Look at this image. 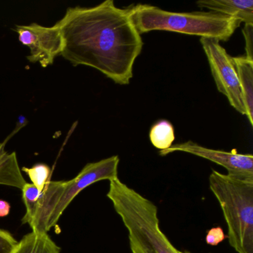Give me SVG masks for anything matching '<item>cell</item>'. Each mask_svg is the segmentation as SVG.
I'll use <instances>...</instances> for the list:
<instances>
[{
    "instance_id": "d6986e66",
    "label": "cell",
    "mask_w": 253,
    "mask_h": 253,
    "mask_svg": "<svg viewBox=\"0 0 253 253\" xmlns=\"http://www.w3.org/2000/svg\"><path fill=\"white\" fill-rule=\"evenodd\" d=\"M180 253H189V252H185V253H183V252L180 251Z\"/></svg>"
},
{
    "instance_id": "ac0fdd59",
    "label": "cell",
    "mask_w": 253,
    "mask_h": 253,
    "mask_svg": "<svg viewBox=\"0 0 253 253\" xmlns=\"http://www.w3.org/2000/svg\"><path fill=\"white\" fill-rule=\"evenodd\" d=\"M11 205L4 200H0V217H6L9 214Z\"/></svg>"
},
{
    "instance_id": "7a4b0ae2",
    "label": "cell",
    "mask_w": 253,
    "mask_h": 253,
    "mask_svg": "<svg viewBox=\"0 0 253 253\" xmlns=\"http://www.w3.org/2000/svg\"><path fill=\"white\" fill-rule=\"evenodd\" d=\"M107 197L128 231L131 253H180L160 228L153 202L123 183L111 180Z\"/></svg>"
},
{
    "instance_id": "3957f363",
    "label": "cell",
    "mask_w": 253,
    "mask_h": 253,
    "mask_svg": "<svg viewBox=\"0 0 253 253\" xmlns=\"http://www.w3.org/2000/svg\"><path fill=\"white\" fill-rule=\"evenodd\" d=\"M120 158L118 155L86 164L81 172L67 181H48L36 202L26 206L22 219L32 232L48 233L56 226L63 211L84 189L101 180L118 177Z\"/></svg>"
},
{
    "instance_id": "9a60e30c",
    "label": "cell",
    "mask_w": 253,
    "mask_h": 253,
    "mask_svg": "<svg viewBox=\"0 0 253 253\" xmlns=\"http://www.w3.org/2000/svg\"><path fill=\"white\" fill-rule=\"evenodd\" d=\"M18 242L8 231L0 229V253H14Z\"/></svg>"
},
{
    "instance_id": "6da1fadb",
    "label": "cell",
    "mask_w": 253,
    "mask_h": 253,
    "mask_svg": "<svg viewBox=\"0 0 253 253\" xmlns=\"http://www.w3.org/2000/svg\"><path fill=\"white\" fill-rule=\"evenodd\" d=\"M55 26L63 41L61 55L74 66L97 69L119 85L130 84L143 42L128 8H118L113 0L71 7Z\"/></svg>"
},
{
    "instance_id": "ba28073f",
    "label": "cell",
    "mask_w": 253,
    "mask_h": 253,
    "mask_svg": "<svg viewBox=\"0 0 253 253\" xmlns=\"http://www.w3.org/2000/svg\"><path fill=\"white\" fill-rule=\"evenodd\" d=\"M175 152H186L215 163L226 169L227 174L238 178L253 179V155H244L232 152L214 150L201 146L195 142L189 141L172 145L167 150L160 151L161 156Z\"/></svg>"
},
{
    "instance_id": "4fadbf2b",
    "label": "cell",
    "mask_w": 253,
    "mask_h": 253,
    "mask_svg": "<svg viewBox=\"0 0 253 253\" xmlns=\"http://www.w3.org/2000/svg\"><path fill=\"white\" fill-rule=\"evenodd\" d=\"M149 140L152 144L160 151L169 149L175 140L172 124L167 120H161L155 123L151 127Z\"/></svg>"
},
{
    "instance_id": "5b68a950",
    "label": "cell",
    "mask_w": 253,
    "mask_h": 253,
    "mask_svg": "<svg viewBox=\"0 0 253 253\" xmlns=\"http://www.w3.org/2000/svg\"><path fill=\"white\" fill-rule=\"evenodd\" d=\"M209 180L227 225L229 244L238 253H253V179L212 170Z\"/></svg>"
},
{
    "instance_id": "9c48e42d",
    "label": "cell",
    "mask_w": 253,
    "mask_h": 253,
    "mask_svg": "<svg viewBox=\"0 0 253 253\" xmlns=\"http://www.w3.org/2000/svg\"><path fill=\"white\" fill-rule=\"evenodd\" d=\"M199 8L235 17L241 23L253 25V0H200Z\"/></svg>"
},
{
    "instance_id": "8992f818",
    "label": "cell",
    "mask_w": 253,
    "mask_h": 253,
    "mask_svg": "<svg viewBox=\"0 0 253 253\" xmlns=\"http://www.w3.org/2000/svg\"><path fill=\"white\" fill-rule=\"evenodd\" d=\"M200 42L207 56L217 90L226 96L232 107L238 113L246 115L238 75L232 57L217 40L201 38Z\"/></svg>"
},
{
    "instance_id": "5bb4252c",
    "label": "cell",
    "mask_w": 253,
    "mask_h": 253,
    "mask_svg": "<svg viewBox=\"0 0 253 253\" xmlns=\"http://www.w3.org/2000/svg\"><path fill=\"white\" fill-rule=\"evenodd\" d=\"M23 171L28 174L32 184L39 190H43L45 185L49 181L51 169L45 164H37L31 168L23 167Z\"/></svg>"
},
{
    "instance_id": "e0dca14e",
    "label": "cell",
    "mask_w": 253,
    "mask_h": 253,
    "mask_svg": "<svg viewBox=\"0 0 253 253\" xmlns=\"http://www.w3.org/2000/svg\"><path fill=\"white\" fill-rule=\"evenodd\" d=\"M226 238V235L223 232V229L220 226H216V227L211 228L207 232L206 242L208 245L215 247L223 242Z\"/></svg>"
},
{
    "instance_id": "8fae6325",
    "label": "cell",
    "mask_w": 253,
    "mask_h": 253,
    "mask_svg": "<svg viewBox=\"0 0 253 253\" xmlns=\"http://www.w3.org/2000/svg\"><path fill=\"white\" fill-rule=\"evenodd\" d=\"M6 141L0 143V185L23 189L26 181L22 174L15 152L5 149Z\"/></svg>"
},
{
    "instance_id": "52a82bcc",
    "label": "cell",
    "mask_w": 253,
    "mask_h": 253,
    "mask_svg": "<svg viewBox=\"0 0 253 253\" xmlns=\"http://www.w3.org/2000/svg\"><path fill=\"white\" fill-rule=\"evenodd\" d=\"M18 34L20 42L30 50L28 60L39 63L43 68L53 64L54 59L61 55L63 41L58 28L45 27L38 23L17 26L14 29Z\"/></svg>"
},
{
    "instance_id": "7c38bea8",
    "label": "cell",
    "mask_w": 253,
    "mask_h": 253,
    "mask_svg": "<svg viewBox=\"0 0 253 253\" xmlns=\"http://www.w3.org/2000/svg\"><path fill=\"white\" fill-rule=\"evenodd\" d=\"M60 251L61 249L48 233L32 232L19 241L13 253H60Z\"/></svg>"
},
{
    "instance_id": "277c9868",
    "label": "cell",
    "mask_w": 253,
    "mask_h": 253,
    "mask_svg": "<svg viewBox=\"0 0 253 253\" xmlns=\"http://www.w3.org/2000/svg\"><path fill=\"white\" fill-rule=\"evenodd\" d=\"M128 10L140 35L164 31L227 42L241 23L235 17L213 11L172 12L148 4H137Z\"/></svg>"
},
{
    "instance_id": "30bf717a",
    "label": "cell",
    "mask_w": 253,
    "mask_h": 253,
    "mask_svg": "<svg viewBox=\"0 0 253 253\" xmlns=\"http://www.w3.org/2000/svg\"><path fill=\"white\" fill-rule=\"evenodd\" d=\"M246 109V116L253 126V61L246 56L232 57Z\"/></svg>"
},
{
    "instance_id": "2e32d148",
    "label": "cell",
    "mask_w": 253,
    "mask_h": 253,
    "mask_svg": "<svg viewBox=\"0 0 253 253\" xmlns=\"http://www.w3.org/2000/svg\"><path fill=\"white\" fill-rule=\"evenodd\" d=\"M242 32L245 40L246 57L253 61V25H244Z\"/></svg>"
}]
</instances>
